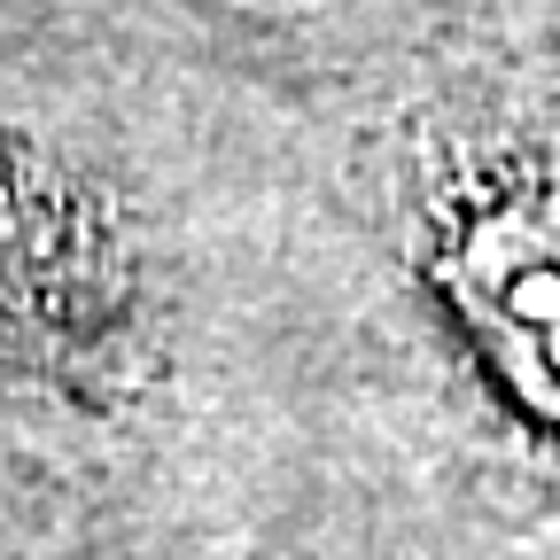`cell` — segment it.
I'll return each mask as SVG.
<instances>
[{
    "mask_svg": "<svg viewBox=\"0 0 560 560\" xmlns=\"http://www.w3.org/2000/svg\"><path fill=\"white\" fill-rule=\"evenodd\" d=\"M452 296L467 304L482 350L560 420V226L499 210L475 219L452 265Z\"/></svg>",
    "mask_w": 560,
    "mask_h": 560,
    "instance_id": "cell-1",
    "label": "cell"
}]
</instances>
